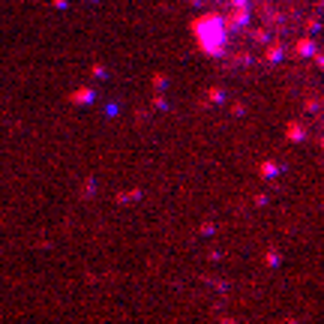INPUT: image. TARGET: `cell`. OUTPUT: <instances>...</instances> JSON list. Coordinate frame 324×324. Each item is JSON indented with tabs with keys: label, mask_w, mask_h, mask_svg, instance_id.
<instances>
[{
	"label": "cell",
	"mask_w": 324,
	"mask_h": 324,
	"mask_svg": "<svg viewBox=\"0 0 324 324\" xmlns=\"http://www.w3.org/2000/svg\"><path fill=\"white\" fill-rule=\"evenodd\" d=\"M258 174L261 177H267V180H270V177H276V174H279V165H276V162H261V168H258Z\"/></svg>",
	"instance_id": "obj_6"
},
{
	"label": "cell",
	"mask_w": 324,
	"mask_h": 324,
	"mask_svg": "<svg viewBox=\"0 0 324 324\" xmlns=\"http://www.w3.org/2000/svg\"><path fill=\"white\" fill-rule=\"evenodd\" d=\"M192 33L198 36V45H201L204 54H210V57H222V54H225L228 24H225L222 15L207 12L204 18H195L192 21Z\"/></svg>",
	"instance_id": "obj_1"
},
{
	"label": "cell",
	"mask_w": 324,
	"mask_h": 324,
	"mask_svg": "<svg viewBox=\"0 0 324 324\" xmlns=\"http://www.w3.org/2000/svg\"><path fill=\"white\" fill-rule=\"evenodd\" d=\"M255 204H258V207H264V204H267V195L258 192V195H255Z\"/></svg>",
	"instance_id": "obj_16"
},
{
	"label": "cell",
	"mask_w": 324,
	"mask_h": 324,
	"mask_svg": "<svg viewBox=\"0 0 324 324\" xmlns=\"http://www.w3.org/2000/svg\"><path fill=\"white\" fill-rule=\"evenodd\" d=\"M165 84H168L165 75H153V87H165Z\"/></svg>",
	"instance_id": "obj_13"
},
{
	"label": "cell",
	"mask_w": 324,
	"mask_h": 324,
	"mask_svg": "<svg viewBox=\"0 0 324 324\" xmlns=\"http://www.w3.org/2000/svg\"><path fill=\"white\" fill-rule=\"evenodd\" d=\"M198 3H201V0H198Z\"/></svg>",
	"instance_id": "obj_20"
},
{
	"label": "cell",
	"mask_w": 324,
	"mask_h": 324,
	"mask_svg": "<svg viewBox=\"0 0 324 324\" xmlns=\"http://www.w3.org/2000/svg\"><path fill=\"white\" fill-rule=\"evenodd\" d=\"M153 108H168V102L162 96H153Z\"/></svg>",
	"instance_id": "obj_14"
},
{
	"label": "cell",
	"mask_w": 324,
	"mask_h": 324,
	"mask_svg": "<svg viewBox=\"0 0 324 324\" xmlns=\"http://www.w3.org/2000/svg\"><path fill=\"white\" fill-rule=\"evenodd\" d=\"M186 3H198V0H186Z\"/></svg>",
	"instance_id": "obj_18"
},
{
	"label": "cell",
	"mask_w": 324,
	"mask_h": 324,
	"mask_svg": "<svg viewBox=\"0 0 324 324\" xmlns=\"http://www.w3.org/2000/svg\"><path fill=\"white\" fill-rule=\"evenodd\" d=\"M306 111H318V99H309L306 102Z\"/></svg>",
	"instance_id": "obj_15"
},
{
	"label": "cell",
	"mask_w": 324,
	"mask_h": 324,
	"mask_svg": "<svg viewBox=\"0 0 324 324\" xmlns=\"http://www.w3.org/2000/svg\"><path fill=\"white\" fill-rule=\"evenodd\" d=\"M264 261H267V267H279V261H282V255H279L276 249H270V252L264 255Z\"/></svg>",
	"instance_id": "obj_8"
},
{
	"label": "cell",
	"mask_w": 324,
	"mask_h": 324,
	"mask_svg": "<svg viewBox=\"0 0 324 324\" xmlns=\"http://www.w3.org/2000/svg\"><path fill=\"white\" fill-rule=\"evenodd\" d=\"M312 54H315V42L309 36H303V39L294 42V57H312Z\"/></svg>",
	"instance_id": "obj_3"
},
{
	"label": "cell",
	"mask_w": 324,
	"mask_h": 324,
	"mask_svg": "<svg viewBox=\"0 0 324 324\" xmlns=\"http://www.w3.org/2000/svg\"><path fill=\"white\" fill-rule=\"evenodd\" d=\"M207 99L219 105V102H225V90H222V87H210V90H207Z\"/></svg>",
	"instance_id": "obj_7"
},
{
	"label": "cell",
	"mask_w": 324,
	"mask_h": 324,
	"mask_svg": "<svg viewBox=\"0 0 324 324\" xmlns=\"http://www.w3.org/2000/svg\"><path fill=\"white\" fill-rule=\"evenodd\" d=\"M285 135H288V141H303V138H306V129H303L297 120H291L288 129H285Z\"/></svg>",
	"instance_id": "obj_5"
},
{
	"label": "cell",
	"mask_w": 324,
	"mask_h": 324,
	"mask_svg": "<svg viewBox=\"0 0 324 324\" xmlns=\"http://www.w3.org/2000/svg\"><path fill=\"white\" fill-rule=\"evenodd\" d=\"M231 114H234V117H243V114H246V105H243V102H234V105H231Z\"/></svg>",
	"instance_id": "obj_9"
},
{
	"label": "cell",
	"mask_w": 324,
	"mask_h": 324,
	"mask_svg": "<svg viewBox=\"0 0 324 324\" xmlns=\"http://www.w3.org/2000/svg\"><path fill=\"white\" fill-rule=\"evenodd\" d=\"M321 9H324V0H321Z\"/></svg>",
	"instance_id": "obj_19"
},
{
	"label": "cell",
	"mask_w": 324,
	"mask_h": 324,
	"mask_svg": "<svg viewBox=\"0 0 324 324\" xmlns=\"http://www.w3.org/2000/svg\"><path fill=\"white\" fill-rule=\"evenodd\" d=\"M198 231H201V234H204V237H210V234H213V231H216V225H213V222H204V225L198 228Z\"/></svg>",
	"instance_id": "obj_10"
},
{
	"label": "cell",
	"mask_w": 324,
	"mask_h": 324,
	"mask_svg": "<svg viewBox=\"0 0 324 324\" xmlns=\"http://www.w3.org/2000/svg\"><path fill=\"white\" fill-rule=\"evenodd\" d=\"M318 27H321V24H318V18H309V21H306V30H309V33H315Z\"/></svg>",
	"instance_id": "obj_12"
},
{
	"label": "cell",
	"mask_w": 324,
	"mask_h": 324,
	"mask_svg": "<svg viewBox=\"0 0 324 324\" xmlns=\"http://www.w3.org/2000/svg\"><path fill=\"white\" fill-rule=\"evenodd\" d=\"M252 39H255V42H267V30H252Z\"/></svg>",
	"instance_id": "obj_11"
},
{
	"label": "cell",
	"mask_w": 324,
	"mask_h": 324,
	"mask_svg": "<svg viewBox=\"0 0 324 324\" xmlns=\"http://www.w3.org/2000/svg\"><path fill=\"white\" fill-rule=\"evenodd\" d=\"M225 24L228 27H243V24H249V6H234L231 12H228V18H225Z\"/></svg>",
	"instance_id": "obj_2"
},
{
	"label": "cell",
	"mask_w": 324,
	"mask_h": 324,
	"mask_svg": "<svg viewBox=\"0 0 324 324\" xmlns=\"http://www.w3.org/2000/svg\"><path fill=\"white\" fill-rule=\"evenodd\" d=\"M264 57H267V63H279V60L285 57V45H282V42H270Z\"/></svg>",
	"instance_id": "obj_4"
},
{
	"label": "cell",
	"mask_w": 324,
	"mask_h": 324,
	"mask_svg": "<svg viewBox=\"0 0 324 324\" xmlns=\"http://www.w3.org/2000/svg\"><path fill=\"white\" fill-rule=\"evenodd\" d=\"M315 57V63H318V69H324V54H312Z\"/></svg>",
	"instance_id": "obj_17"
}]
</instances>
